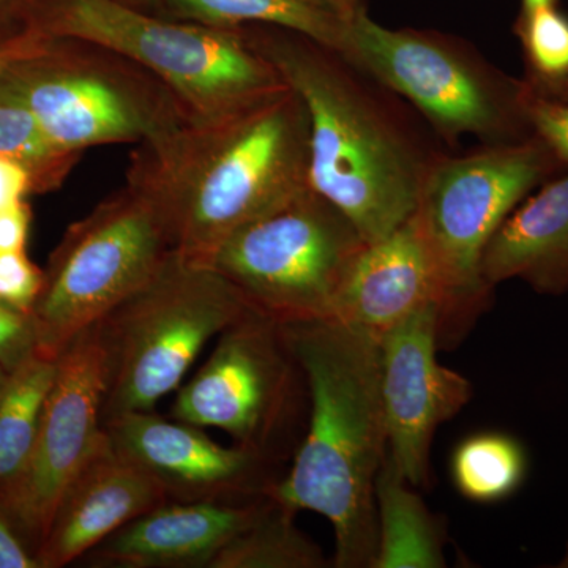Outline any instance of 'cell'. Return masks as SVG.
I'll return each instance as SVG.
<instances>
[{
    "mask_svg": "<svg viewBox=\"0 0 568 568\" xmlns=\"http://www.w3.org/2000/svg\"><path fill=\"white\" fill-rule=\"evenodd\" d=\"M0 77L63 152L159 144L194 122L152 71L88 40L24 33L0 50Z\"/></svg>",
    "mask_w": 568,
    "mask_h": 568,
    "instance_id": "277c9868",
    "label": "cell"
},
{
    "mask_svg": "<svg viewBox=\"0 0 568 568\" xmlns=\"http://www.w3.org/2000/svg\"><path fill=\"white\" fill-rule=\"evenodd\" d=\"M106 386V353L93 324L59 355L58 375L44 403L31 457L0 489V508L36 552L63 493L102 439Z\"/></svg>",
    "mask_w": 568,
    "mask_h": 568,
    "instance_id": "7c38bea8",
    "label": "cell"
},
{
    "mask_svg": "<svg viewBox=\"0 0 568 568\" xmlns=\"http://www.w3.org/2000/svg\"><path fill=\"white\" fill-rule=\"evenodd\" d=\"M24 33L102 44L152 71L194 122L226 118L283 91L286 82L241 28L156 17L121 0H28Z\"/></svg>",
    "mask_w": 568,
    "mask_h": 568,
    "instance_id": "5b68a950",
    "label": "cell"
},
{
    "mask_svg": "<svg viewBox=\"0 0 568 568\" xmlns=\"http://www.w3.org/2000/svg\"><path fill=\"white\" fill-rule=\"evenodd\" d=\"M174 252L204 264L235 231L308 185L310 115L293 88L134 151Z\"/></svg>",
    "mask_w": 568,
    "mask_h": 568,
    "instance_id": "3957f363",
    "label": "cell"
},
{
    "mask_svg": "<svg viewBox=\"0 0 568 568\" xmlns=\"http://www.w3.org/2000/svg\"><path fill=\"white\" fill-rule=\"evenodd\" d=\"M37 353L31 316L0 302V364L11 373Z\"/></svg>",
    "mask_w": 568,
    "mask_h": 568,
    "instance_id": "4316f807",
    "label": "cell"
},
{
    "mask_svg": "<svg viewBox=\"0 0 568 568\" xmlns=\"http://www.w3.org/2000/svg\"><path fill=\"white\" fill-rule=\"evenodd\" d=\"M0 568H41L0 508Z\"/></svg>",
    "mask_w": 568,
    "mask_h": 568,
    "instance_id": "4dcf8cb0",
    "label": "cell"
},
{
    "mask_svg": "<svg viewBox=\"0 0 568 568\" xmlns=\"http://www.w3.org/2000/svg\"><path fill=\"white\" fill-rule=\"evenodd\" d=\"M282 325L312 409L290 474L267 495L331 521L335 567H373L376 480L387 458L379 339L335 317Z\"/></svg>",
    "mask_w": 568,
    "mask_h": 568,
    "instance_id": "7a4b0ae2",
    "label": "cell"
},
{
    "mask_svg": "<svg viewBox=\"0 0 568 568\" xmlns=\"http://www.w3.org/2000/svg\"><path fill=\"white\" fill-rule=\"evenodd\" d=\"M44 272L24 252H0V302L31 315L43 291Z\"/></svg>",
    "mask_w": 568,
    "mask_h": 568,
    "instance_id": "484cf974",
    "label": "cell"
},
{
    "mask_svg": "<svg viewBox=\"0 0 568 568\" xmlns=\"http://www.w3.org/2000/svg\"><path fill=\"white\" fill-rule=\"evenodd\" d=\"M440 305L424 306L381 338V387L387 422V458L413 487L428 477L437 426L470 399L465 376L437 362Z\"/></svg>",
    "mask_w": 568,
    "mask_h": 568,
    "instance_id": "4fadbf2b",
    "label": "cell"
},
{
    "mask_svg": "<svg viewBox=\"0 0 568 568\" xmlns=\"http://www.w3.org/2000/svg\"><path fill=\"white\" fill-rule=\"evenodd\" d=\"M559 567L568 568V545L566 549V555H564L562 560H560Z\"/></svg>",
    "mask_w": 568,
    "mask_h": 568,
    "instance_id": "8d00e7d4",
    "label": "cell"
},
{
    "mask_svg": "<svg viewBox=\"0 0 568 568\" xmlns=\"http://www.w3.org/2000/svg\"><path fill=\"white\" fill-rule=\"evenodd\" d=\"M28 0H0V50L24 33L22 11Z\"/></svg>",
    "mask_w": 568,
    "mask_h": 568,
    "instance_id": "1f68e13d",
    "label": "cell"
},
{
    "mask_svg": "<svg viewBox=\"0 0 568 568\" xmlns=\"http://www.w3.org/2000/svg\"><path fill=\"white\" fill-rule=\"evenodd\" d=\"M250 310L222 275L171 253L144 286L95 324L108 362L102 424L155 409L213 336Z\"/></svg>",
    "mask_w": 568,
    "mask_h": 568,
    "instance_id": "52a82bcc",
    "label": "cell"
},
{
    "mask_svg": "<svg viewBox=\"0 0 568 568\" xmlns=\"http://www.w3.org/2000/svg\"><path fill=\"white\" fill-rule=\"evenodd\" d=\"M525 82L534 99L568 103V14L556 6L521 10L514 22Z\"/></svg>",
    "mask_w": 568,
    "mask_h": 568,
    "instance_id": "cb8c5ba5",
    "label": "cell"
},
{
    "mask_svg": "<svg viewBox=\"0 0 568 568\" xmlns=\"http://www.w3.org/2000/svg\"><path fill=\"white\" fill-rule=\"evenodd\" d=\"M32 212L26 201L0 211V252H24Z\"/></svg>",
    "mask_w": 568,
    "mask_h": 568,
    "instance_id": "f1b7e54d",
    "label": "cell"
},
{
    "mask_svg": "<svg viewBox=\"0 0 568 568\" xmlns=\"http://www.w3.org/2000/svg\"><path fill=\"white\" fill-rule=\"evenodd\" d=\"M342 54L410 104L452 151L463 136L477 138L481 145L534 138L525 82L458 37L384 28L366 11L351 21Z\"/></svg>",
    "mask_w": 568,
    "mask_h": 568,
    "instance_id": "8992f818",
    "label": "cell"
},
{
    "mask_svg": "<svg viewBox=\"0 0 568 568\" xmlns=\"http://www.w3.org/2000/svg\"><path fill=\"white\" fill-rule=\"evenodd\" d=\"M365 245L345 213L306 185L235 231L201 265L275 323L332 320Z\"/></svg>",
    "mask_w": 568,
    "mask_h": 568,
    "instance_id": "30bf717a",
    "label": "cell"
},
{
    "mask_svg": "<svg viewBox=\"0 0 568 568\" xmlns=\"http://www.w3.org/2000/svg\"><path fill=\"white\" fill-rule=\"evenodd\" d=\"M241 31L308 110V185L345 213L366 244L398 230L416 211L429 164L444 152L436 134L334 48L274 26Z\"/></svg>",
    "mask_w": 568,
    "mask_h": 568,
    "instance_id": "6da1fadb",
    "label": "cell"
},
{
    "mask_svg": "<svg viewBox=\"0 0 568 568\" xmlns=\"http://www.w3.org/2000/svg\"><path fill=\"white\" fill-rule=\"evenodd\" d=\"M297 366L283 325L252 308L219 335L211 357L178 392L171 417L222 429L235 446L271 457L293 413Z\"/></svg>",
    "mask_w": 568,
    "mask_h": 568,
    "instance_id": "8fae6325",
    "label": "cell"
},
{
    "mask_svg": "<svg viewBox=\"0 0 568 568\" xmlns=\"http://www.w3.org/2000/svg\"><path fill=\"white\" fill-rule=\"evenodd\" d=\"M29 193H36L29 171L20 163L0 156V211L22 203Z\"/></svg>",
    "mask_w": 568,
    "mask_h": 568,
    "instance_id": "f546056e",
    "label": "cell"
},
{
    "mask_svg": "<svg viewBox=\"0 0 568 568\" xmlns=\"http://www.w3.org/2000/svg\"><path fill=\"white\" fill-rule=\"evenodd\" d=\"M0 156L29 171L36 193L59 189L80 160L52 144L29 104L0 77Z\"/></svg>",
    "mask_w": 568,
    "mask_h": 568,
    "instance_id": "d4e9b609",
    "label": "cell"
},
{
    "mask_svg": "<svg viewBox=\"0 0 568 568\" xmlns=\"http://www.w3.org/2000/svg\"><path fill=\"white\" fill-rule=\"evenodd\" d=\"M112 447L142 467L162 487L168 503L257 499L276 480L267 477L271 457L224 447L200 426L153 410H136L103 422Z\"/></svg>",
    "mask_w": 568,
    "mask_h": 568,
    "instance_id": "5bb4252c",
    "label": "cell"
},
{
    "mask_svg": "<svg viewBox=\"0 0 568 568\" xmlns=\"http://www.w3.org/2000/svg\"><path fill=\"white\" fill-rule=\"evenodd\" d=\"M10 373L7 372L6 366L0 364V395H2L3 388L9 383Z\"/></svg>",
    "mask_w": 568,
    "mask_h": 568,
    "instance_id": "d590c367",
    "label": "cell"
},
{
    "mask_svg": "<svg viewBox=\"0 0 568 568\" xmlns=\"http://www.w3.org/2000/svg\"><path fill=\"white\" fill-rule=\"evenodd\" d=\"M58 365L59 357L36 353L10 373L0 395V489L21 473L31 457Z\"/></svg>",
    "mask_w": 568,
    "mask_h": 568,
    "instance_id": "44dd1931",
    "label": "cell"
},
{
    "mask_svg": "<svg viewBox=\"0 0 568 568\" xmlns=\"http://www.w3.org/2000/svg\"><path fill=\"white\" fill-rule=\"evenodd\" d=\"M332 9L338 11L346 20L353 21L358 14L368 11V0H323Z\"/></svg>",
    "mask_w": 568,
    "mask_h": 568,
    "instance_id": "d6a6232c",
    "label": "cell"
},
{
    "mask_svg": "<svg viewBox=\"0 0 568 568\" xmlns=\"http://www.w3.org/2000/svg\"><path fill=\"white\" fill-rule=\"evenodd\" d=\"M528 111L534 136L568 168V103L545 102L529 95Z\"/></svg>",
    "mask_w": 568,
    "mask_h": 568,
    "instance_id": "83f0119b",
    "label": "cell"
},
{
    "mask_svg": "<svg viewBox=\"0 0 568 568\" xmlns=\"http://www.w3.org/2000/svg\"><path fill=\"white\" fill-rule=\"evenodd\" d=\"M559 0H521V10L540 9V7L556 6Z\"/></svg>",
    "mask_w": 568,
    "mask_h": 568,
    "instance_id": "e575fe53",
    "label": "cell"
},
{
    "mask_svg": "<svg viewBox=\"0 0 568 568\" xmlns=\"http://www.w3.org/2000/svg\"><path fill=\"white\" fill-rule=\"evenodd\" d=\"M162 17L211 28L274 26L345 52L351 21L323 0H160Z\"/></svg>",
    "mask_w": 568,
    "mask_h": 568,
    "instance_id": "d6986e66",
    "label": "cell"
},
{
    "mask_svg": "<svg viewBox=\"0 0 568 568\" xmlns=\"http://www.w3.org/2000/svg\"><path fill=\"white\" fill-rule=\"evenodd\" d=\"M491 290L521 280L537 293H568V170L529 194L496 231L481 257Z\"/></svg>",
    "mask_w": 568,
    "mask_h": 568,
    "instance_id": "ac0fdd59",
    "label": "cell"
},
{
    "mask_svg": "<svg viewBox=\"0 0 568 568\" xmlns=\"http://www.w3.org/2000/svg\"><path fill=\"white\" fill-rule=\"evenodd\" d=\"M437 302L443 287L413 216L381 241L366 244L351 267L335 305V320L376 339Z\"/></svg>",
    "mask_w": 568,
    "mask_h": 568,
    "instance_id": "e0dca14e",
    "label": "cell"
},
{
    "mask_svg": "<svg viewBox=\"0 0 568 568\" xmlns=\"http://www.w3.org/2000/svg\"><path fill=\"white\" fill-rule=\"evenodd\" d=\"M295 511L268 496L248 528L239 532L209 568H320L323 551L294 525Z\"/></svg>",
    "mask_w": 568,
    "mask_h": 568,
    "instance_id": "7402d4cb",
    "label": "cell"
},
{
    "mask_svg": "<svg viewBox=\"0 0 568 568\" xmlns=\"http://www.w3.org/2000/svg\"><path fill=\"white\" fill-rule=\"evenodd\" d=\"M567 170L537 136L433 160L413 220L443 287L440 327L488 301L481 257L493 235L530 193Z\"/></svg>",
    "mask_w": 568,
    "mask_h": 568,
    "instance_id": "9c48e42d",
    "label": "cell"
},
{
    "mask_svg": "<svg viewBox=\"0 0 568 568\" xmlns=\"http://www.w3.org/2000/svg\"><path fill=\"white\" fill-rule=\"evenodd\" d=\"M267 499L162 504L126 523L84 558L97 567L209 568Z\"/></svg>",
    "mask_w": 568,
    "mask_h": 568,
    "instance_id": "2e32d148",
    "label": "cell"
},
{
    "mask_svg": "<svg viewBox=\"0 0 568 568\" xmlns=\"http://www.w3.org/2000/svg\"><path fill=\"white\" fill-rule=\"evenodd\" d=\"M174 252L155 190L130 166L126 183L71 224L31 312L37 354L58 358L81 332L144 286Z\"/></svg>",
    "mask_w": 568,
    "mask_h": 568,
    "instance_id": "ba28073f",
    "label": "cell"
},
{
    "mask_svg": "<svg viewBox=\"0 0 568 568\" xmlns=\"http://www.w3.org/2000/svg\"><path fill=\"white\" fill-rule=\"evenodd\" d=\"M528 473L525 447L503 433L466 437L452 457L455 487L466 499L491 504L518 491Z\"/></svg>",
    "mask_w": 568,
    "mask_h": 568,
    "instance_id": "603a6c76",
    "label": "cell"
},
{
    "mask_svg": "<svg viewBox=\"0 0 568 568\" xmlns=\"http://www.w3.org/2000/svg\"><path fill=\"white\" fill-rule=\"evenodd\" d=\"M121 2L132 6L134 9L162 17V2L160 0H121Z\"/></svg>",
    "mask_w": 568,
    "mask_h": 568,
    "instance_id": "836d02e7",
    "label": "cell"
},
{
    "mask_svg": "<svg viewBox=\"0 0 568 568\" xmlns=\"http://www.w3.org/2000/svg\"><path fill=\"white\" fill-rule=\"evenodd\" d=\"M414 489L386 458L375 489L377 549L373 568L446 566L439 526Z\"/></svg>",
    "mask_w": 568,
    "mask_h": 568,
    "instance_id": "ffe728a7",
    "label": "cell"
},
{
    "mask_svg": "<svg viewBox=\"0 0 568 568\" xmlns=\"http://www.w3.org/2000/svg\"><path fill=\"white\" fill-rule=\"evenodd\" d=\"M166 503L162 487L119 454L103 429L99 446L63 493L37 559L41 568L69 566L126 523Z\"/></svg>",
    "mask_w": 568,
    "mask_h": 568,
    "instance_id": "9a60e30c",
    "label": "cell"
}]
</instances>
